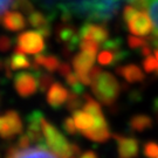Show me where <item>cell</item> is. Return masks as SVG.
Wrapping results in <instances>:
<instances>
[{
    "label": "cell",
    "mask_w": 158,
    "mask_h": 158,
    "mask_svg": "<svg viewBox=\"0 0 158 158\" xmlns=\"http://www.w3.org/2000/svg\"><path fill=\"white\" fill-rule=\"evenodd\" d=\"M42 134L45 137L47 148L60 158H79L80 147L77 144L69 143L64 136L54 125L44 119Z\"/></svg>",
    "instance_id": "1"
},
{
    "label": "cell",
    "mask_w": 158,
    "mask_h": 158,
    "mask_svg": "<svg viewBox=\"0 0 158 158\" xmlns=\"http://www.w3.org/2000/svg\"><path fill=\"white\" fill-rule=\"evenodd\" d=\"M91 89L95 97L106 106H113L121 94V85L113 74L102 72L93 82Z\"/></svg>",
    "instance_id": "2"
},
{
    "label": "cell",
    "mask_w": 158,
    "mask_h": 158,
    "mask_svg": "<svg viewBox=\"0 0 158 158\" xmlns=\"http://www.w3.org/2000/svg\"><path fill=\"white\" fill-rule=\"evenodd\" d=\"M45 36L38 31H26L17 38L15 51L25 54H40L46 49Z\"/></svg>",
    "instance_id": "3"
},
{
    "label": "cell",
    "mask_w": 158,
    "mask_h": 158,
    "mask_svg": "<svg viewBox=\"0 0 158 158\" xmlns=\"http://www.w3.org/2000/svg\"><path fill=\"white\" fill-rule=\"evenodd\" d=\"M41 72H21L14 75L13 83L18 95L27 98L33 96L39 89V75Z\"/></svg>",
    "instance_id": "4"
},
{
    "label": "cell",
    "mask_w": 158,
    "mask_h": 158,
    "mask_svg": "<svg viewBox=\"0 0 158 158\" xmlns=\"http://www.w3.org/2000/svg\"><path fill=\"white\" fill-rule=\"evenodd\" d=\"M23 124L20 115L15 110H7L0 115V137L12 139L23 132Z\"/></svg>",
    "instance_id": "5"
},
{
    "label": "cell",
    "mask_w": 158,
    "mask_h": 158,
    "mask_svg": "<svg viewBox=\"0 0 158 158\" xmlns=\"http://www.w3.org/2000/svg\"><path fill=\"white\" fill-rule=\"evenodd\" d=\"M125 23L128 26L130 33L134 35H138V36L149 35L155 29L151 23V18L148 14V12L144 10H139V8L134 13V15L129 20L125 21Z\"/></svg>",
    "instance_id": "6"
},
{
    "label": "cell",
    "mask_w": 158,
    "mask_h": 158,
    "mask_svg": "<svg viewBox=\"0 0 158 158\" xmlns=\"http://www.w3.org/2000/svg\"><path fill=\"white\" fill-rule=\"evenodd\" d=\"M56 39L59 42L63 44L66 54H69L80 46V33L75 26L68 23H61L56 29Z\"/></svg>",
    "instance_id": "7"
},
{
    "label": "cell",
    "mask_w": 158,
    "mask_h": 158,
    "mask_svg": "<svg viewBox=\"0 0 158 158\" xmlns=\"http://www.w3.org/2000/svg\"><path fill=\"white\" fill-rule=\"evenodd\" d=\"M80 40H91L103 45L109 39V32L103 23H85L79 29Z\"/></svg>",
    "instance_id": "8"
},
{
    "label": "cell",
    "mask_w": 158,
    "mask_h": 158,
    "mask_svg": "<svg viewBox=\"0 0 158 158\" xmlns=\"http://www.w3.org/2000/svg\"><path fill=\"white\" fill-rule=\"evenodd\" d=\"M6 158H60L54 152H52L47 147L44 145H35L26 149H20L13 147L10 149Z\"/></svg>",
    "instance_id": "9"
},
{
    "label": "cell",
    "mask_w": 158,
    "mask_h": 158,
    "mask_svg": "<svg viewBox=\"0 0 158 158\" xmlns=\"http://www.w3.org/2000/svg\"><path fill=\"white\" fill-rule=\"evenodd\" d=\"M114 138L117 143L118 158H136L139 152V143L134 137H127L115 134Z\"/></svg>",
    "instance_id": "10"
},
{
    "label": "cell",
    "mask_w": 158,
    "mask_h": 158,
    "mask_svg": "<svg viewBox=\"0 0 158 158\" xmlns=\"http://www.w3.org/2000/svg\"><path fill=\"white\" fill-rule=\"evenodd\" d=\"M69 91L61 83L54 82L47 91V102L53 109H59L66 104L69 98Z\"/></svg>",
    "instance_id": "11"
},
{
    "label": "cell",
    "mask_w": 158,
    "mask_h": 158,
    "mask_svg": "<svg viewBox=\"0 0 158 158\" xmlns=\"http://www.w3.org/2000/svg\"><path fill=\"white\" fill-rule=\"evenodd\" d=\"M0 23L10 32H19L25 29L27 26L25 17L18 11H7L0 18Z\"/></svg>",
    "instance_id": "12"
},
{
    "label": "cell",
    "mask_w": 158,
    "mask_h": 158,
    "mask_svg": "<svg viewBox=\"0 0 158 158\" xmlns=\"http://www.w3.org/2000/svg\"><path fill=\"white\" fill-rule=\"evenodd\" d=\"M73 118L75 122V125L77 128V131H80L85 136L88 132H90L96 128V119L95 117L85 110H75L73 111Z\"/></svg>",
    "instance_id": "13"
},
{
    "label": "cell",
    "mask_w": 158,
    "mask_h": 158,
    "mask_svg": "<svg viewBox=\"0 0 158 158\" xmlns=\"http://www.w3.org/2000/svg\"><path fill=\"white\" fill-rule=\"evenodd\" d=\"M51 20L52 18L36 10L28 14L29 25L35 28V31L40 32L45 38H48L51 35Z\"/></svg>",
    "instance_id": "14"
},
{
    "label": "cell",
    "mask_w": 158,
    "mask_h": 158,
    "mask_svg": "<svg viewBox=\"0 0 158 158\" xmlns=\"http://www.w3.org/2000/svg\"><path fill=\"white\" fill-rule=\"evenodd\" d=\"M61 66L60 60L55 55H46V54H36L33 60V68L35 72H41L40 68H45L48 73H53L59 70V68Z\"/></svg>",
    "instance_id": "15"
},
{
    "label": "cell",
    "mask_w": 158,
    "mask_h": 158,
    "mask_svg": "<svg viewBox=\"0 0 158 158\" xmlns=\"http://www.w3.org/2000/svg\"><path fill=\"white\" fill-rule=\"evenodd\" d=\"M116 73L122 76L129 83H136L144 80L143 70L136 64H125L116 68Z\"/></svg>",
    "instance_id": "16"
},
{
    "label": "cell",
    "mask_w": 158,
    "mask_h": 158,
    "mask_svg": "<svg viewBox=\"0 0 158 158\" xmlns=\"http://www.w3.org/2000/svg\"><path fill=\"white\" fill-rule=\"evenodd\" d=\"M128 53L123 49H103L98 54L97 60H98V63L102 66H114L125 59Z\"/></svg>",
    "instance_id": "17"
},
{
    "label": "cell",
    "mask_w": 158,
    "mask_h": 158,
    "mask_svg": "<svg viewBox=\"0 0 158 158\" xmlns=\"http://www.w3.org/2000/svg\"><path fill=\"white\" fill-rule=\"evenodd\" d=\"M32 64H33V62L25 55V53L19 51L14 52L12 54V56L7 60V67H8V69L11 72H13V70H19V69L32 68Z\"/></svg>",
    "instance_id": "18"
},
{
    "label": "cell",
    "mask_w": 158,
    "mask_h": 158,
    "mask_svg": "<svg viewBox=\"0 0 158 158\" xmlns=\"http://www.w3.org/2000/svg\"><path fill=\"white\" fill-rule=\"evenodd\" d=\"M152 127V119L150 116L141 114L132 116L129 121V128L134 132H143Z\"/></svg>",
    "instance_id": "19"
},
{
    "label": "cell",
    "mask_w": 158,
    "mask_h": 158,
    "mask_svg": "<svg viewBox=\"0 0 158 158\" xmlns=\"http://www.w3.org/2000/svg\"><path fill=\"white\" fill-rule=\"evenodd\" d=\"M88 139H90L93 142H97V143H104L107 142L110 137H111V131L109 128L107 129H100V130H94L91 132H88L87 135H85Z\"/></svg>",
    "instance_id": "20"
},
{
    "label": "cell",
    "mask_w": 158,
    "mask_h": 158,
    "mask_svg": "<svg viewBox=\"0 0 158 158\" xmlns=\"http://www.w3.org/2000/svg\"><path fill=\"white\" fill-rule=\"evenodd\" d=\"M66 79V82H67V85L72 88V91L74 93H76V94H83V90H85V85H82V82L80 81L79 76L76 75V73H69L64 77Z\"/></svg>",
    "instance_id": "21"
},
{
    "label": "cell",
    "mask_w": 158,
    "mask_h": 158,
    "mask_svg": "<svg viewBox=\"0 0 158 158\" xmlns=\"http://www.w3.org/2000/svg\"><path fill=\"white\" fill-rule=\"evenodd\" d=\"M35 2H38L44 10L52 13L53 15H55L56 10H59V4L61 2L60 0H33Z\"/></svg>",
    "instance_id": "22"
},
{
    "label": "cell",
    "mask_w": 158,
    "mask_h": 158,
    "mask_svg": "<svg viewBox=\"0 0 158 158\" xmlns=\"http://www.w3.org/2000/svg\"><path fill=\"white\" fill-rule=\"evenodd\" d=\"M54 77L49 73H40L39 75V87L41 91H48V89L54 83Z\"/></svg>",
    "instance_id": "23"
},
{
    "label": "cell",
    "mask_w": 158,
    "mask_h": 158,
    "mask_svg": "<svg viewBox=\"0 0 158 158\" xmlns=\"http://www.w3.org/2000/svg\"><path fill=\"white\" fill-rule=\"evenodd\" d=\"M82 104H83V103H82V100H81V97H80V94H76V93L72 91V93L69 94V98H68L67 103H66V107H67L68 110L75 111V110H77Z\"/></svg>",
    "instance_id": "24"
},
{
    "label": "cell",
    "mask_w": 158,
    "mask_h": 158,
    "mask_svg": "<svg viewBox=\"0 0 158 158\" xmlns=\"http://www.w3.org/2000/svg\"><path fill=\"white\" fill-rule=\"evenodd\" d=\"M12 7L17 8V10H20V11H23L26 14H31L33 11H35V8H34V6L31 0H14Z\"/></svg>",
    "instance_id": "25"
},
{
    "label": "cell",
    "mask_w": 158,
    "mask_h": 158,
    "mask_svg": "<svg viewBox=\"0 0 158 158\" xmlns=\"http://www.w3.org/2000/svg\"><path fill=\"white\" fill-rule=\"evenodd\" d=\"M143 152L147 158H157L158 157V143L156 142H148L144 145Z\"/></svg>",
    "instance_id": "26"
},
{
    "label": "cell",
    "mask_w": 158,
    "mask_h": 158,
    "mask_svg": "<svg viewBox=\"0 0 158 158\" xmlns=\"http://www.w3.org/2000/svg\"><path fill=\"white\" fill-rule=\"evenodd\" d=\"M143 68L147 73H152L155 70L158 69V60L156 59V56L149 55L144 59L143 61Z\"/></svg>",
    "instance_id": "27"
},
{
    "label": "cell",
    "mask_w": 158,
    "mask_h": 158,
    "mask_svg": "<svg viewBox=\"0 0 158 158\" xmlns=\"http://www.w3.org/2000/svg\"><path fill=\"white\" fill-rule=\"evenodd\" d=\"M129 47L132 49H142L143 47L149 45L148 39H143V38H138V36H129L128 40Z\"/></svg>",
    "instance_id": "28"
},
{
    "label": "cell",
    "mask_w": 158,
    "mask_h": 158,
    "mask_svg": "<svg viewBox=\"0 0 158 158\" xmlns=\"http://www.w3.org/2000/svg\"><path fill=\"white\" fill-rule=\"evenodd\" d=\"M62 127L64 131L69 134V135H76V132H77V128H76V125H75V122H74V118L73 117H67V118H64L62 123Z\"/></svg>",
    "instance_id": "29"
},
{
    "label": "cell",
    "mask_w": 158,
    "mask_h": 158,
    "mask_svg": "<svg viewBox=\"0 0 158 158\" xmlns=\"http://www.w3.org/2000/svg\"><path fill=\"white\" fill-rule=\"evenodd\" d=\"M13 46V40L8 36H0V52L10 51Z\"/></svg>",
    "instance_id": "30"
},
{
    "label": "cell",
    "mask_w": 158,
    "mask_h": 158,
    "mask_svg": "<svg viewBox=\"0 0 158 158\" xmlns=\"http://www.w3.org/2000/svg\"><path fill=\"white\" fill-rule=\"evenodd\" d=\"M13 2L14 0H0V18L5 14L11 6H13Z\"/></svg>",
    "instance_id": "31"
},
{
    "label": "cell",
    "mask_w": 158,
    "mask_h": 158,
    "mask_svg": "<svg viewBox=\"0 0 158 158\" xmlns=\"http://www.w3.org/2000/svg\"><path fill=\"white\" fill-rule=\"evenodd\" d=\"M57 72L60 73V75H61V76L66 77L68 74L72 73V69H70V66H69V63L61 62V66H60V68H59V70H57Z\"/></svg>",
    "instance_id": "32"
},
{
    "label": "cell",
    "mask_w": 158,
    "mask_h": 158,
    "mask_svg": "<svg viewBox=\"0 0 158 158\" xmlns=\"http://www.w3.org/2000/svg\"><path fill=\"white\" fill-rule=\"evenodd\" d=\"M79 158H98V157H97V155H96L93 150H87V151L82 153Z\"/></svg>",
    "instance_id": "33"
},
{
    "label": "cell",
    "mask_w": 158,
    "mask_h": 158,
    "mask_svg": "<svg viewBox=\"0 0 158 158\" xmlns=\"http://www.w3.org/2000/svg\"><path fill=\"white\" fill-rule=\"evenodd\" d=\"M127 2H130V4H132V5H135L136 2H137V0H124Z\"/></svg>",
    "instance_id": "34"
},
{
    "label": "cell",
    "mask_w": 158,
    "mask_h": 158,
    "mask_svg": "<svg viewBox=\"0 0 158 158\" xmlns=\"http://www.w3.org/2000/svg\"><path fill=\"white\" fill-rule=\"evenodd\" d=\"M155 56H156V59L158 60V48L156 49V51H155Z\"/></svg>",
    "instance_id": "35"
},
{
    "label": "cell",
    "mask_w": 158,
    "mask_h": 158,
    "mask_svg": "<svg viewBox=\"0 0 158 158\" xmlns=\"http://www.w3.org/2000/svg\"><path fill=\"white\" fill-rule=\"evenodd\" d=\"M156 72H157V73H156V75H157V76H158V69H157V70H156Z\"/></svg>",
    "instance_id": "36"
},
{
    "label": "cell",
    "mask_w": 158,
    "mask_h": 158,
    "mask_svg": "<svg viewBox=\"0 0 158 158\" xmlns=\"http://www.w3.org/2000/svg\"><path fill=\"white\" fill-rule=\"evenodd\" d=\"M157 158H158V157H157Z\"/></svg>",
    "instance_id": "37"
}]
</instances>
